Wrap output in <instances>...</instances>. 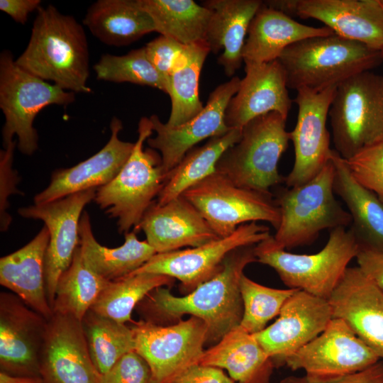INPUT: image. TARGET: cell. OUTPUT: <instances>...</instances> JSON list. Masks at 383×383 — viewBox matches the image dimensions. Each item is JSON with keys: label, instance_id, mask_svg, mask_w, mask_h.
Listing matches in <instances>:
<instances>
[{"label": "cell", "instance_id": "obj_1", "mask_svg": "<svg viewBox=\"0 0 383 383\" xmlns=\"http://www.w3.org/2000/svg\"><path fill=\"white\" fill-rule=\"evenodd\" d=\"M255 246H243L231 252L218 274L185 296H176L166 287L155 289L135 307L142 320L167 326L189 314L206 323V343L216 344L240 324L243 305L240 282L245 267L257 262Z\"/></svg>", "mask_w": 383, "mask_h": 383}, {"label": "cell", "instance_id": "obj_2", "mask_svg": "<svg viewBox=\"0 0 383 383\" xmlns=\"http://www.w3.org/2000/svg\"><path fill=\"white\" fill-rule=\"evenodd\" d=\"M28 43L16 63L65 90L89 93V50L83 26L53 5L37 11Z\"/></svg>", "mask_w": 383, "mask_h": 383}, {"label": "cell", "instance_id": "obj_3", "mask_svg": "<svg viewBox=\"0 0 383 383\" xmlns=\"http://www.w3.org/2000/svg\"><path fill=\"white\" fill-rule=\"evenodd\" d=\"M278 60L288 89L321 91L378 66L381 51L336 34L316 36L287 48Z\"/></svg>", "mask_w": 383, "mask_h": 383}, {"label": "cell", "instance_id": "obj_4", "mask_svg": "<svg viewBox=\"0 0 383 383\" xmlns=\"http://www.w3.org/2000/svg\"><path fill=\"white\" fill-rule=\"evenodd\" d=\"M360 248L353 230L338 227L331 230L326 244L316 253L287 252L272 235L255 245L254 250L257 262L274 269L288 288L328 299Z\"/></svg>", "mask_w": 383, "mask_h": 383}, {"label": "cell", "instance_id": "obj_5", "mask_svg": "<svg viewBox=\"0 0 383 383\" xmlns=\"http://www.w3.org/2000/svg\"><path fill=\"white\" fill-rule=\"evenodd\" d=\"M152 133L150 118L142 117L131 156L116 177L97 189L94 199L110 218L117 219L120 233L138 226L168 178L159 153L143 148Z\"/></svg>", "mask_w": 383, "mask_h": 383}, {"label": "cell", "instance_id": "obj_6", "mask_svg": "<svg viewBox=\"0 0 383 383\" xmlns=\"http://www.w3.org/2000/svg\"><path fill=\"white\" fill-rule=\"evenodd\" d=\"M334 166L331 159L322 170L306 183L281 189L275 196L280 222L273 235L284 249L313 243L320 233L351 225V216L335 199Z\"/></svg>", "mask_w": 383, "mask_h": 383}, {"label": "cell", "instance_id": "obj_7", "mask_svg": "<svg viewBox=\"0 0 383 383\" xmlns=\"http://www.w3.org/2000/svg\"><path fill=\"white\" fill-rule=\"evenodd\" d=\"M286 121L279 113L270 112L249 121L238 142L221 155L216 171L239 187L270 192L284 181L278 164L290 140Z\"/></svg>", "mask_w": 383, "mask_h": 383}, {"label": "cell", "instance_id": "obj_8", "mask_svg": "<svg viewBox=\"0 0 383 383\" xmlns=\"http://www.w3.org/2000/svg\"><path fill=\"white\" fill-rule=\"evenodd\" d=\"M75 100L74 92L26 72L13 60L10 50L0 55V108L5 116L2 129L3 145L16 135L17 148L31 155L38 148V135L33 126L35 118L45 107L67 106Z\"/></svg>", "mask_w": 383, "mask_h": 383}, {"label": "cell", "instance_id": "obj_9", "mask_svg": "<svg viewBox=\"0 0 383 383\" xmlns=\"http://www.w3.org/2000/svg\"><path fill=\"white\" fill-rule=\"evenodd\" d=\"M328 116L335 150L345 160L383 140V75L366 71L338 85Z\"/></svg>", "mask_w": 383, "mask_h": 383}, {"label": "cell", "instance_id": "obj_10", "mask_svg": "<svg viewBox=\"0 0 383 383\" xmlns=\"http://www.w3.org/2000/svg\"><path fill=\"white\" fill-rule=\"evenodd\" d=\"M219 237L232 234L242 224L265 221L275 229L280 211L271 192L239 187L215 172L182 194Z\"/></svg>", "mask_w": 383, "mask_h": 383}, {"label": "cell", "instance_id": "obj_11", "mask_svg": "<svg viewBox=\"0 0 383 383\" xmlns=\"http://www.w3.org/2000/svg\"><path fill=\"white\" fill-rule=\"evenodd\" d=\"M269 227L250 222L240 225L230 235L218 238L198 247L156 253L131 274L152 273L177 279L182 289L191 292L223 268L233 250L256 245L270 236Z\"/></svg>", "mask_w": 383, "mask_h": 383}, {"label": "cell", "instance_id": "obj_12", "mask_svg": "<svg viewBox=\"0 0 383 383\" xmlns=\"http://www.w3.org/2000/svg\"><path fill=\"white\" fill-rule=\"evenodd\" d=\"M131 328L135 351L148 362L154 383H166L183 369L199 363L204 352L208 328L195 316L167 326L140 320Z\"/></svg>", "mask_w": 383, "mask_h": 383}, {"label": "cell", "instance_id": "obj_13", "mask_svg": "<svg viewBox=\"0 0 383 383\" xmlns=\"http://www.w3.org/2000/svg\"><path fill=\"white\" fill-rule=\"evenodd\" d=\"M381 360L342 319L333 318L324 331L290 356L285 365L314 379L354 373Z\"/></svg>", "mask_w": 383, "mask_h": 383}, {"label": "cell", "instance_id": "obj_14", "mask_svg": "<svg viewBox=\"0 0 383 383\" xmlns=\"http://www.w3.org/2000/svg\"><path fill=\"white\" fill-rule=\"evenodd\" d=\"M337 87L321 91L298 89L296 126L289 132L294 149L292 169L284 178L287 187L306 183L317 175L330 160V134L326 122Z\"/></svg>", "mask_w": 383, "mask_h": 383}, {"label": "cell", "instance_id": "obj_15", "mask_svg": "<svg viewBox=\"0 0 383 383\" xmlns=\"http://www.w3.org/2000/svg\"><path fill=\"white\" fill-rule=\"evenodd\" d=\"M96 189L79 192L43 204L18 209L26 218L40 220L49 232L45 255L46 292L52 309L57 282L70 267L79 245V226L84 206L94 199Z\"/></svg>", "mask_w": 383, "mask_h": 383}, {"label": "cell", "instance_id": "obj_16", "mask_svg": "<svg viewBox=\"0 0 383 383\" xmlns=\"http://www.w3.org/2000/svg\"><path fill=\"white\" fill-rule=\"evenodd\" d=\"M240 79L233 77L231 80L218 85L209 96L203 109L189 121L170 128L161 122L158 116L152 115L155 137H150L147 143L160 152L162 167L167 174L196 144L206 138L221 135L231 129L225 123V113L231 99L237 93Z\"/></svg>", "mask_w": 383, "mask_h": 383}, {"label": "cell", "instance_id": "obj_17", "mask_svg": "<svg viewBox=\"0 0 383 383\" xmlns=\"http://www.w3.org/2000/svg\"><path fill=\"white\" fill-rule=\"evenodd\" d=\"M333 318L328 299L297 290L285 302L277 320L253 334L275 367L321 334Z\"/></svg>", "mask_w": 383, "mask_h": 383}, {"label": "cell", "instance_id": "obj_18", "mask_svg": "<svg viewBox=\"0 0 383 383\" xmlns=\"http://www.w3.org/2000/svg\"><path fill=\"white\" fill-rule=\"evenodd\" d=\"M48 321L13 293L0 294V370L39 377Z\"/></svg>", "mask_w": 383, "mask_h": 383}, {"label": "cell", "instance_id": "obj_19", "mask_svg": "<svg viewBox=\"0 0 383 383\" xmlns=\"http://www.w3.org/2000/svg\"><path fill=\"white\" fill-rule=\"evenodd\" d=\"M43 383H101L87 346L82 321L53 313L48 321L40 355Z\"/></svg>", "mask_w": 383, "mask_h": 383}, {"label": "cell", "instance_id": "obj_20", "mask_svg": "<svg viewBox=\"0 0 383 383\" xmlns=\"http://www.w3.org/2000/svg\"><path fill=\"white\" fill-rule=\"evenodd\" d=\"M328 300L333 318L383 359V292L357 266L348 267Z\"/></svg>", "mask_w": 383, "mask_h": 383}, {"label": "cell", "instance_id": "obj_21", "mask_svg": "<svg viewBox=\"0 0 383 383\" xmlns=\"http://www.w3.org/2000/svg\"><path fill=\"white\" fill-rule=\"evenodd\" d=\"M122 129V121L113 116L107 143L96 154L77 165L56 170L48 186L35 196V204H45L79 192L98 189L112 181L128 160L135 145L119 138Z\"/></svg>", "mask_w": 383, "mask_h": 383}, {"label": "cell", "instance_id": "obj_22", "mask_svg": "<svg viewBox=\"0 0 383 383\" xmlns=\"http://www.w3.org/2000/svg\"><path fill=\"white\" fill-rule=\"evenodd\" d=\"M245 65V76L225 113L226 126L242 129L251 120L270 112L287 118L292 100L279 61Z\"/></svg>", "mask_w": 383, "mask_h": 383}, {"label": "cell", "instance_id": "obj_23", "mask_svg": "<svg viewBox=\"0 0 383 383\" xmlns=\"http://www.w3.org/2000/svg\"><path fill=\"white\" fill-rule=\"evenodd\" d=\"M292 9L294 16L318 20L340 37L383 49L381 0H292Z\"/></svg>", "mask_w": 383, "mask_h": 383}, {"label": "cell", "instance_id": "obj_24", "mask_svg": "<svg viewBox=\"0 0 383 383\" xmlns=\"http://www.w3.org/2000/svg\"><path fill=\"white\" fill-rule=\"evenodd\" d=\"M133 231H143L157 253L198 247L219 238L200 212L182 195L163 205L155 201Z\"/></svg>", "mask_w": 383, "mask_h": 383}, {"label": "cell", "instance_id": "obj_25", "mask_svg": "<svg viewBox=\"0 0 383 383\" xmlns=\"http://www.w3.org/2000/svg\"><path fill=\"white\" fill-rule=\"evenodd\" d=\"M49 232L44 225L26 245L0 259V284L49 320L53 314L46 292L45 255Z\"/></svg>", "mask_w": 383, "mask_h": 383}, {"label": "cell", "instance_id": "obj_26", "mask_svg": "<svg viewBox=\"0 0 383 383\" xmlns=\"http://www.w3.org/2000/svg\"><path fill=\"white\" fill-rule=\"evenodd\" d=\"M262 4L260 0H208L202 5L212 11L205 42L218 54V64L228 77L240 68L250 24Z\"/></svg>", "mask_w": 383, "mask_h": 383}, {"label": "cell", "instance_id": "obj_27", "mask_svg": "<svg viewBox=\"0 0 383 383\" xmlns=\"http://www.w3.org/2000/svg\"><path fill=\"white\" fill-rule=\"evenodd\" d=\"M334 34L328 27L300 23L262 4L252 18L243 50L244 62L264 63L278 60L289 46L304 39Z\"/></svg>", "mask_w": 383, "mask_h": 383}, {"label": "cell", "instance_id": "obj_28", "mask_svg": "<svg viewBox=\"0 0 383 383\" xmlns=\"http://www.w3.org/2000/svg\"><path fill=\"white\" fill-rule=\"evenodd\" d=\"M199 363L227 370L234 383H270L275 368L253 334L240 326L204 350Z\"/></svg>", "mask_w": 383, "mask_h": 383}, {"label": "cell", "instance_id": "obj_29", "mask_svg": "<svg viewBox=\"0 0 383 383\" xmlns=\"http://www.w3.org/2000/svg\"><path fill=\"white\" fill-rule=\"evenodd\" d=\"M330 159L335 170L334 193L348 208L350 228L360 245L383 250V203L355 179L346 160L335 150H331Z\"/></svg>", "mask_w": 383, "mask_h": 383}, {"label": "cell", "instance_id": "obj_30", "mask_svg": "<svg viewBox=\"0 0 383 383\" xmlns=\"http://www.w3.org/2000/svg\"><path fill=\"white\" fill-rule=\"evenodd\" d=\"M79 234L84 265L108 281L131 274L157 253L147 240H138L133 231L124 233V243L119 247L110 248L101 245L94 235L87 211L81 216Z\"/></svg>", "mask_w": 383, "mask_h": 383}, {"label": "cell", "instance_id": "obj_31", "mask_svg": "<svg viewBox=\"0 0 383 383\" xmlns=\"http://www.w3.org/2000/svg\"><path fill=\"white\" fill-rule=\"evenodd\" d=\"M83 24L101 43L113 46L130 45L155 31L138 0H98L87 9Z\"/></svg>", "mask_w": 383, "mask_h": 383}, {"label": "cell", "instance_id": "obj_32", "mask_svg": "<svg viewBox=\"0 0 383 383\" xmlns=\"http://www.w3.org/2000/svg\"><path fill=\"white\" fill-rule=\"evenodd\" d=\"M205 41L185 45L177 59L170 77L168 95L171 113L165 123L168 127L180 126L196 116L204 106L199 96V82L203 65L210 52Z\"/></svg>", "mask_w": 383, "mask_h": 383}, {"label": "cell", "instance_id": "obj_33", "mask_svg": "<svg viewBox=\"0 0 383 383\" xmlns=\"http://www.w3.org/2000/svg\"><path fill=\"white\" fill-rule=\"evenodd\" d=\"M242 129L232 128L221 135L209 138L203 145L192 148L169 173L156 202L163 205L181 196L186 190L216 172L223 152L241 137Z\"/></svg>", "mask_w": 383, "mask_h": 383}, {"label": "cell", "instance_id": "obj_34", "mask_svg": "<svg viewBox=\"0 0 383 383\" xmlns=\"http://www.w3.org/2000/svg\"><path fill=\"white\" fill-rule=\"evenodd\" d=\"M151 17L155 31L187 45L205 41L211 9L193 0H138Z\"/></svg>", "mask_w": 383, "mask_h": 383}, {"label": "cell", "instance_id": "obj_35", "mask_svg": "<svg viewBox=\"0 0 383 383\" xmlns=\"http://www.w3.org/2000/svg\"><path fill=\"white\" fill-rule=\"evenodd\" d=\"M174 279L158 274H131L109 281L99 294L90 310L94 313L125 323L131 321L136 306L157 287H171Z\"/></svg>", "mask_w": 383, "mask_h": 383}, {"label": "cell", "instance_id": "obj_36", "mask_svg": "<svg viewBox=\"0 0 383 383\" xmlns=\"http://www.w3.org/2000/svg\"><path fill=\"white\" fill-rule=\"evenodd\" d=\"M109 282L84 265L79 245L70 267L57 282L53 313L82 321Z\"/></svg>", "mask_w": 383, "mask_h": 383}, {"label": "cell", "instance_id": "obj_37", "mask_svg": "<svg viewBox=\"0 0 383 383\" xmlns=\"http://www.w3.org/2000/svg\"><path fill=\"white\" fill-rule=\"evenodd\" d=\"M91 360L104 374L124 355L135 350L131 327L89 310L82 321Z\"/></svg>", "mask_w": 383, "mask_h": 383}, {"label": "cell", "instance_id": "obj_38", "mask_svg": "<svg viewBox=\"0 0 383 383\" xmlns=\"http://www.w3.org/2000/svg\"><path fill=\"white\" fill-rule=\"evenodd\" d=\"M297 290L264 286L243 274L240 282L243 305L240 326L250 334L263 331L269 321L279 316L285 302Z\"/></svg>", "mask_w": 383, "mask_h": 383}, {"label": "cell", "instance_id": "obj_39", "mask_svg": "<svg viewBox=\"0 0 383 383\" xmlns=\"http://www.w3.org/2000/svg\"><path fill=\"white\" fill-rule=\"evenodd\" d=\"M93 69L97 79L148 86L167 94L166 87L149 60L145 47L132 50L123 55L104 54Z\"/></svg>", "mask_w": 383, "mask_h": 383}, {"label": "cell", "instance_id": "obj_40", "mask_svg": "<svg viewBox=\"0 0 383 383\" xmlns=\"http://www.w3.org/2000/svg\"><path fill=\"white\" fill-rule=\"evenodd\" d=\"M345 160L355 179L383 203V140L364 148Z\"/></svg>", "mask_w": 383, "mask_h": 383}, {"label": "cell", "instance_id": "obj_41", "mask_svg": "<svg viewBox=\"0 0 383 383\" xmlns=\"http://www.w3.org/2000/svg\"><path fill=\"white\" fill-rule=\"evenodd\" d=\"M101 383H154L148 362L135 350L120 358L105 374Z\"/></svg>", "mask_w": 383, "mask_h": 383}, {"label": "cell", "instance_id": "obj_42", "mask_svg": "<svg viewBox=\"0 0 383 383\" xmlns=\"http://www.w3.org/2000/svg\"><path fill=\"white\" fill-rule=\"evenodd\" d=\"M0 152V224L1 231L8 230L11 217L7 212L9 209V198L13 194H21L16 187L19 177L12 168L15 148L17 140H13L5 145Z\"/></svg>", "mask_w": 383, "mask_h": 383}, {"label": "cell", "instance_id": "obj_43", "mask_svg": "<svg viewBox=\"0 0 383 383\" xmlns=\"http://www.w3.org/2000/svg\"><path fill=\"white\" fill-rule=\"evenodd\" d=\"M184 45L163 35L150 41L145 47L148 57L159 75L167 90L174 63L184 50Z\"/></svg>", "mask_w": 383, "mask_h": 383}, {"label": "cell", "instance_id": "obj_44", "mask_svg": "<svg viewBox=\"0 0 383 383\" xmlns=\"http://www.w3.org/2000/svg\"><path fill=\"white\" fill-rule=\"evenodd\" d=\"M279 383H383V361L362 370L329 379H314L304 376H288Z\"/></svg>", "mask_w": 383, "mask_h": 383}, {"label": "cell", "instance_id": "obj_45", "mask_svg": "<svg viewBox=\"0 0 383 383\" xmlns=\"http://www.w3.org/2000/svg\"><path fill=\"white\" fill-rule=\"evenodd\" d=\"M166 383H234L223 370L199 363L191 365Z\"/></svg>", "mask_w": 383, "mask_h": 383}, {"label": "cell", "instance_id": "obj_46", "mask_svg": "<svg viewBox=\"0 0 383 383\" xmlns=\"http://www.w3.org/2000/svg\"><path fill=\"white\" fill-rule=\"evenodd\" d=\"M355 258L360 270L383 292V250L360 245Z\"/></svg>", "mask_w": 383, "mask_h": 383}, {"label": "cell", "instance_id": "obj_47", "mask_svg": "<svg viewBox=\"0 0 383 383\" xmlns=\"http://www.w3.org/2000/svg\"><path fill=\"white\" fill-rule=\"evenodd\" d=\"M40 5V0H0V10L21 24L26 23L29 13L37 11Z\"/></svg>", "mask_w": 383, "mask_h": 383}, {"label": "cell", "instance_id": "obj_48", "mask_svg": "<svg viewBox=\"0 0 383 383\" xmlns=\"http://www.w3.org/2000/svg\"><path fill=\"white\" fill-rule=\"evenodd\" d=\"M0 383H43L41 377L12 375L0 372Z\"/></svg>", "mask_w": 383, "mask_h": 383}, {"label": "cell", "instance_id": "obj_49", "mask_svg": "<svg viewBox=\"0 0 383 383\" xmlns=\"http://www.w3.org/2000/svg\"><path fill=\"white\" fill-rule=\"evenodd\" d=\"M382 62H383V49L381 50Z\"/></svg>", "mask_w": 383, "mask_h": 383}, {"label": "cell", "instance_id": "obj_50", "mask_svg": "<svg viewBox=\"0 0 383 383\" xmlns=\"http://www.w3.org/2000/svg\"><path fill=\"white\" fill-rule=\"evenodd\" d=\"M381 1H382V4H383V0H381Z\"/></svg>", "mask_w": 383, "mask_h": 383}]
</instances>
